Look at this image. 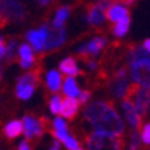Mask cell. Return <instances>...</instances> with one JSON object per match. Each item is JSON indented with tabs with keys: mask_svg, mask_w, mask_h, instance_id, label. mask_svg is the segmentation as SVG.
I'll list each match as a JSON object with an SVG mask.
<instances>
[{
	"mask_svg": "<svg viewBox=\"0 0 150 150\" xmlns=\"http://www.w3.org/2000/svg\"><path fill=\"white\" fill-rule=\"evenodd\" d=\"M62 88H64V94L66 96H69V98H76V96H79V94H80L77 83H76V80L73 77H70V76H65L64 87H62Z\"/></svg>",
	"mask_w": 150,
	"mask_h": 150,
	"instance_id": "19",
	"label": "cell"
},
{
	"mask_svg": "<svg viewBox=\"0 0 150 150\" xmlns=\"http://www.w3.org/2000/svg\"><path fill=\"white\" fill-rule=\"evenodd\" d=\"M76 150H83V149H80V147H79V149H76Z\"/></svg>",
	"mask_w": 150,
	"mask_h": 150,
	"instance_id": "35",
	"label": "cell"
},
{
	"mask_svg": "<svg viewBox=\"0 0 150 150\" xmlns=\"http://www.w3.org/2000/svg\"><path fill=\"white\" fill-rule=\"evenodd\" d=\"M135 1H138V0H120L118 4H123V6H125V7H129V6H132Z\"/></svg>",
	"mask_w": 150,
	"mask_h": 150,
	"instance_id": "33",
	"label": "cell"
},
{
	"mask_svg": "<svg viewBox=\"0 0 150 150\" xmlns=\"http://www.w3.org/2000/svg\"><path fill=\"white\" fill-rule=\"evenodd\" d=\"M30 15L28 6L21 0H0V29L11 23H22Z\"/></svg>",
	"mask_w": 150,
	"mask_h": 150,
	"instance_id": "2",
	"label": "cell"
},
{
	"mask_svg": "<svg viewBox=\"0 0 150 150\" xmlns=\"http://www.w3.org/2000/svg\"><path fill=\"white\" fill-rule=\"evenodd\" d=\"M65 41H66V28H65V25H62V26L48 25V35H47V40L44 43L43 51L50 52L52 50H57L62 44H65Z\"/></svg>",
	"mask_w": 150,
	"mask_h": 150,
	"instance_id": "7",
	"label": "cell"
},
{
	"mask_svg": "<svg viewBox=\"0 0 150 150\" xmlns=\"http://www.w3.org/2000/svg\"><path fill=\"white\" fill-rule=\"evenodd\" d=\"M48 150H61V145H59V142L58 141H52Z\"/></svg>",
	"mask_w": 150,
	"mask_h": 150,
	"instance_id": "32",
	"label": "cell"
},
{
	"mask_svg": "<svg viewBox=\"0 0 150 150\" xmlns=\"http://www.w3.org/2000/svg\"><path fill=\"white\" fill-rule=\"evenodd\" d=\"M121 108H123L124 116H125V120H127V123L129 124V127H131L132 129L139 131L142 127V117H141V114L137 112L134 103H132L129 99L124 98V99L121 100Z\"/></svg>",
	"mask_w": 150,
	"mask_h": 150,
	"instance_id": "10",
	"label": "cell"
},
{
	"mask_svg": "<svg viewBox=\"0 0 150 150\" xmlns=\"http://www.w3.org/2000/svg\"><path fill=\"white\" fill-rule=\"evenodd\" d=\"M129 73L134 83L139 87L150 90V55H141L139 58L129 62Z\"/></svg>",
	"mask_w": 150,
	"mask_h": 150,
	"instance_id": "5",
	"label": "cell"
},
{
	"mask_svg": "<svg viewBox=\"0 0 150 150\" xmlns=\"http://www.w3.org/2000/svg\"><path fill=\"white\" fill-rule=\"evenodd\" d=\"M52 128H54V129H57V131L65 132V134H68V132H69L68 125H66V123H65L61 117H55L54 118V121H52Z\"/></svg>",
	"mask_w": 150,
	"mask_h": 150,
	"instance_id": "25",
	"label": "cell"
},
{
	"mask_svg": "<svg viewBox=\"0 0 150 150\" xmlns=\"http://www.w3.org/2000/svg\"><path fill=\"white\" fill-rule=\"evenodd\" d=\"M22 127L23 134H25L28 141H32V139L40 141L44 135V132L48 131V128L51 127V121L46 116L37 117L33 113H26L23 114Z\"/></svg>",
	"mask_w": 150,
	"mask_h": 150,
	"instance_id": "4",
	"label": "cell"
},
{
	"mask_svg": "<svg viewBox=\"0 0 150 150\" xmlns=\"http://www.w3.org/2000/svg\"><path fill=\"white\" fill-rule=\"evenodd\" d=\"M141 46H142V48H143V50H145L146 52L150 55V39H145Z\"/></svg>",
	"mask_w": 150,
	"mask_h": 150,
	"instance_id": "31",
	"label": "cell"
},
{
	"mask_svg": "<svg viewBox=\"0 0 150 150\" xmlns=\"http://www.w3.org/2000/svg\"><path fill=\"white\" fill-rule=\"evenodd\" d=\"M65 147L68 150H76L79 149V145H80V142H79V139L76 138V135H72V137H69L65 139Z\"/></svg>",
	"mask_w": 150,
	"mask_h": 150,
	"instance_id": "26",
	"label": "cell"
},
{
	"mask_svg": "<svg viewBox=\"0 0 150 150\" xmlns=\"http://www.w3.org/2000/svg\"><path fill=\"white\" fill-rule=\"evenodd\" d=\"M90 98H91V92L88 91V90H84V91H80V94H79V103L80 105H86L88 100H90Z\"/></svg>",
	"mask_w": 150,
	"mask_h": 150,
	"instance_id": "27",
	"label": "cell"
},
{
	"mask_svg": "<svg viewBox=\"0 0 150 150\" xmlns=\"http://www.w3.org/2000/svg\"><path fill=\"white\" fill-rule=\"evenodd\" d=\"M108 43V39L105 36H98L94 37L92 40H90L88 43H84L83 46L79 47L77 50V57H90V58H94L99 54V51L106 46Z\"/></svg>",
	"mask_w": 150,
	"mask_h": 150,
	"instance_id": "8",
	"label": "cell"
},
{
	"mask_svg": "<svg viewBox=\"0 0 150 150\" xmlns=\"http://www.w3.org/2000/svg\"><path fill=\"white\" fill-rule=\"evenodd\" d=\"M129 76H128V66L121 65L113 70L109 72L106 81L103 83L106 91L112 98H124L129 87Z\"/></svg>",
	"mask_w": 150,
	"mask_h": 150,
	"instance_id": "3",
	"label": "cell"
},
{
	"mask_svg": "<svg viewBox=\"0 0 150 150\" xmlns=\"http://www.w3.org/2000/svg\"><path fill=\"white\" fill-rule=\"evenodd\" d=\"M83 117L94 129L123 137L125 131L123 118L110 99L94 100L83 110Z\"/></svg>",
	"mask_w": 150,
	"mask_h": 150,
	"instance_id": "1",
	"label": "cell"
},
{
	"mask_svg": "<svg viewBox=\"0 0 150 150\" xmlns=\"http://www.w3.org/2000/svg\"><path fill=\"white\" fill-rule=\"evenodd\" d=\"M79 108H80V103L76 98H69L66 96L65 99H62V105H61V110H59V114L62 117L68 118V120H74L76 116L79 113Z\"/></svg>",
	"mask_w": 150,
	"mask_h": 150,
	"instance_id": "12",
	"label": "cell"
},
{
	"mask_svg": "<svg viewBox=\"0 0 150 150\" xmlns=\"http://www.w3.org/2000/svg\"><path fill=\"white\" fill-rule=\"evenodd\" d=\"M72 6H61L57 8V14H55V18L52 21V25L55 26H62L65 22V19L68 18L70 13H72Z\"/></svg>",
	"mask_w": 150,
	"mask_h": 150,
	"instance_id": "20",
	"label": "cell"
},
{
	"mask_svg": "<svg viewBox=\"0 0 150 150\" xmlns=\"http://www.w3.org/2000/svg\"><path fill=\"white\" fill-rule=\"evenodd\" d=\"M23 132L22 123L19 120H11L3 127V135L7 141H14L15 138H18Z\"/></svg>",
	"mask_w": 150,
	"mask_h": 150,
	"instance_id": "16",
	"label": "cell"
},
{
	"mask_svg": "<svg viewBox=\"0 0 150 150\" xmlns=\"http://www.w3.org/2000/svg\"><path fill=\"white\" fill-rule=\"evenodd\" d=\"M37 4L41 6V7H51V6H54L58 0H35Z\"/></svg>",
	"mask_w": 150,
	"mask_h": 150,
	"instance_id": "29",
	"label": "cell"
},
{
	"mask_svg": "<svg viewBox=\"0 0 150 150\" xmlns=\"http://www.w3.org/2000/svg\"><path fill=\"white\" fill-rule=\"evenodd\" d=\"M46 81H47V90L50 92L57 94L59 91V88H61V84H62V76H61L59 72L52 69V70H48V73H47Z\"/></svg>",
	"mask_w": 150,
	"mask_h": 150,
	"instance_id": "17",
	"label": "cell"
},
{
	"mask_svg": "<svg viewBox=\"0 0 150 150\" xmlns=\"http://www.w3.org/2000/svg\"><path fill=\"white\" fill-rule=\"evenodd\" d=\"M17 150H33V146L30 145V141L25 139V141H22V142H21V143L18 145Z\"/></svg>",
	"mask_w": 150,
	"mask_h": 150,
	"instance_id": "28",
	"label": "cell"
},
{
	"mask_svg": "<svg viewBox=\"0 0 150 150\" xmlns=\"http://www.w3.org/2000/svg\"><path fill=\"white\" fill-rule=\"evenodd\" d=\"M86 19L90 26L98 28L105 21V8L98 3H90L86 7Z\"/></svg>",
	"mask_w": 150,
	"mask_h": 150,
	"instance_id": "11",
	"label": "cell"
},
{
	"mask_svg": "<svg viewBox=\"0 0 150 150\" xmlns=\"http://www.w3.org/2000/svg\"><path fill=\"white\" fill-rule=\"evenodd\" d=\"M124 98L129 99L134 103L137 112L141 114V117H145V116L149 114V112H150V90L149 88L139 87L135 83L129 84Z\"/></svg>",
	"mask_w": 150,
	"mask_h": 150,
	"instance_id": "6",
	"label": "cell"
},
{
	"mask_svg": "<svg viewBox=\"0 0 150 150\" xmlns=\"http://www.w3.org/2000/svg\"><path fill=\"white\" fill-rule=\"evenodd\" d=\"M6 46H7V39L3 37V36H0V58H1V57H4Z\"/></svg>",
	"mask_w": 150,
	"mask_h": 150,
	"instance_id": "30",
	"label": "cell"
},
{
	"mask_svg": "<svg viewBox=\"0 0 150 150\" xmlns=\"http://www.w3.org/2000/svg\"><path fill=\"white\" fill-rule=\"evenodd\" d=\"M139 137H141L142 145L150 147V121L142 124L141 129H139Z\"/></svg>",
	"mask_w": 150,
	"mask_h": 150,
	"instance_id": "23",
	"label": "cell"
},
{
	"mask_svg": "<svg viewBox=\"0 0 150 150\" xmlns=\"http://www.w3.org/2000/svg\"><path fill=\"white\" fill-rule=\"evenodd\" d=\"M149 150H150V149H149Z\"/></svg>",
	"mask_w": 150,
	"mask_h": 150,
	"instance_id": "36",
	"label": "cell"
},
{
	"mask_svg": "<svg viewBox=\"0 0 150 150\" xmlns=\"http://www.w3.org/2000/svg\"><path fill=\"white\" fill-rule=\"evenodd\" d=\"M61 105H62V99L58 94H55L50 98L48 100V108H50V112L52 114H59V110H61Z\"/></svg>",
	"mask_w": 150,
	"mask_h": 150,
	"instance_id": "24",
	"label": "cell"
},
{
	"mask_svg": "<svg viewBox=\"0 0 150 150\" xmlns=\"http://www.w3.org/2000/svg\"><path fill=\"white\" fill-rule=\"evenodd\" d=\"M15 48H17V39L15 37H8L7 46H6V52H4L6 64H11L14 61H17V58H15V55H17Z\"/></svg>",
	"mask_w": 150,
	"mask_h": 150,
	"instance_id": "21",
	"label": "cell"
},
{
	"mask_svg": "<svg viewBox=\"0 0 150 150\" xmlns=\"http://www.w3.org/2000/svg\"><path fill=\"white\" fill-rule=\"evenodd\" d=\"M59 72L64 73L65 76H70V77L79 76V74L86 76V73L81 72V70L77 68L76 58H73V57H68V58H65L64 61H61V64H59Z\"/></svg>",
	"mask_w": 150,
	"mask_h": 150,
	"instance_id": "15",
	"label": "cell"
},
{
	"mask_svg": "<svg viewBox=\"0 0 150 150\" xmlns=\"http://www.w3.org/2000/svg\"><path fill=\"white\" fill-rule=\"evenodd\" d=\"M129 15V8L123 4H112L105 10V17L110 22H117L121 18H125Z\"/></svg>",
	"mask_w": 150,
	"mask_h": 150,
	"instance_id": "14",
	"label": "cell"
},
{
	"mask_svg": "<svg viewBox=\"0 0 150 150\" xmlns=\"http://www.w3.org/2000/svg\"><path fill=\"white\" fill-rule=\"evenodd\" d=\"M47 35H48V23H44L41 25L39 29H32L25 35V39H26L32 47L37 52H41L43 51V47H44V43L47 40Z\"/></svg>",
	"mask_w": 150,
	"mask_h": 150,
	"instance_id": "9",
	"label": "cell"
},
{
	"mask_svg": "<svg viewBox=\"0 0 150 150\" xmlns=\"http://www.w3.org/2000/svg\"><path fill=\"white\" fill-rule=\"evenodd\" d=\"M142 142L139 137V131L132 129L129 134V141H128V150H141Z\"/></svg>",
	"mask_w": 150,
	"mask_h": 150,
	"instance_id": "22",
	"label": "cell"
},
{
	"mask_svg": "<svg viewBox=\"0 0 150 150\" xmlns=\"http://www.w3.org/2000/svg\"><path fill=\"white\" fill-rule=\"evenodd\" d=\"M129 25H131V17L128 15L125 18H121L117 21V23H114L112 28V32L116 37H124L129 30Z\"/></svg>",
	"mask_w": 150,
	"mask_h": 150,
	"instance_id": "18",
	"label": "cell"
},
{
	"mask_svg": "<svg viewBox=\"0 0 150 150\" xmlns=\"http://www.w3.org/2000/svg\"><path fill=\"white\" fill-rule=\"evenodd\" d=\"M18 62L19 66L23 69H29L35 64V55H33L32 47L26 43H22L18 47Z\"/></svg>",
	"mask_w": 150,
	"mask_h": 150,
	"instance_id": "13",
	"label": "cell"
},
{
	"mask_svg": "<svg viewBox=\"0 0 150 150\" xmlns=\"http://www.w3.org/2000/svg\"><path fill=\"white\" fill-rule=\"evenodd\" d=\"M3 73H4V69H3V66L0 65V81H1V79H3Z\"/></svg>",
	"mask_w": 150,
	"mask_h": 150,
	"instance_id": "34",
	"label": "cell"
}]
</instances>
